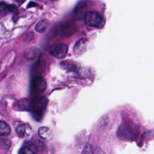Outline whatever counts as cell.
<instances>
[{
  "instance_id": "6da1fadb",
  "label": "cell",
  "mask_w": 154,
  "mask_h": 154,
  "mask_svg": "<svg viewBox=\"0 0 154 154\" xmlns=\"http://www.w3.org/2000/svg\"><path fill=\"white\" fill-rule=\"evenodd\" d=\"M140 132L137 125L132 122L122 123L117 131V135L122 140L132 141L135 140Z\"/></svg>"
},
{
  "instance_id": "7a4b0ae2",
  "label": "cell",
  "mask_w": 154,
  "mask_h": 154,
  "mask_svg": "<svg viewBox=\"0 0 154 154\" xmlns=\"http://www.w3.org/2000/svg\"><path fill=\"white\" fill-rule=\"evenodd\" d=\"M84 19L87 25L97 28H102L105 23L104 17L99 13L95 11H88L85 14Z\"/></svg>"
},
{
  "instance_id": "3957f363",
  "label": "cell",
  "mask_w": 154,
  "mask_h": 154,
  "mask_svg": "<svg viewBox=\"0 0 154 154\" xmlns=\"http://www.w3.org/2000/svg\"><path fill=\"white\" fill-rule=\"evenodd\" d=\"M68 47L64 43H57L52 45L49 49V53L57 58H64L67 53Z\"/></svg>"
},
{
  "instance_id": "277c9868",
  "label": "cell",
  "mask_w": 154,
  "mask_h": 154,
  "mask_svg": "<svg viewBox=\"0 0 154 154\" xmlns=\"http://www.w3.org/2000/svg\"><path fill=\"white\" fill-rule=\"evenodd\" d=\"M48 100L45 97L38 98L32 101L31 109L33 112L37 116V117H41L43 113L44 109H45L47 105Z\"/></svg>"
},
{
  "instance_id": "5b68a950",
  "label": "cell",
  "mask_w": 154,
  "mask_h": 154,
  "mask_svg": "<svg viewBox=\"0 0 154 154\" xmlns=\"http://www.w3.org/2000/svg\"><path fill=\"white\" fill-rule=\"evenodd\" d=\"M46 88V82L41 76H36L32 82L31 90L35 95H39L43 93Z\"/></svg>"
},
{
  "instance_id": "8992f818",
  "label": "cell",
  "mask_w": 154,
  "mask_h": 154,
  "mask_svg": "<svg viewBox=\"0 0 154 154\" xmlns=\"http://www.w3.org/2000/svg\"><path fill=\"white\" fill-rule=\"evenodd\" d=\"M88 42L89 39L88 38H81L79 39L74 45V53L76 55L83 54L87 50Z\"/></svg>"
},
{
  "instance_id": "52a82bcc",
  "label": "cell",
  "mask_w": 154,
  "mask_h": 154,
  "mask_svg": "<svg viewBox=\"0 0 154 154\" xmlns=\"http://www.w3.org/2000/svg\"><path fill=\"white\" fill-rule=\"evenodd\" d=\"M16 133L19 137L22 138H29L32 134V129L27 123L19 125L16 129Z\"/></svg>"
},
{
  "instance_id": "ba28073f",
  "label": "cell",
  "mask_w": 154,
  "mask_h": 154,
  "mask_svg": "<svg viewBox=\"0 0 154 154\" xmlns=\"http://www.w3.org/2000/svg\"><path fill=\"white\" fill-rule=\"evenodd\" d=\"M37 147L31 143L24 144L20 149L19 154H37Z\"/></svg>"
},
{
  "instance_id": "9c48e42d",
  "label": "cell",
  "mask_w": 154,
  "mask_h": 154,
  "mask_svg": "<svg viewBox=\"0 0 154 154\" xmlns=\"http://www.w3.org/2000/svg\"><path fill=\"white\" fill-rule=\"evenodd\" d=\"M39 135L43 139L49 140L52 138V132L47 127H41L38 129Z\"/></svg>"
},
{
  "instance_id": "30bf717a",
  "label": "cell",
  "mask_w": 154,
  "mask_h": 154,
  "mask_svg": "<svg viewBox=\"0 0 154 154\" xmlns=\"http://www.w3.org/2000/svg\"><path fill=\"white\" fill-rule=\"evenodd\" d=\"M11 131L9 125L4 121L0 120V136H7Z\"/></svg>"
},
{
  "instance_id": "8fae6325",
  "label": "cell",
  "mask_w": 154,
  "mask_h": 154,
  "mask_svg": "<svg viewBox=\"0 0 154 154\" xmlns=\"http://www.w3.org/2000/svg\"><path fill=\"white\" fill-rule=\"evenodd\" d=\"M19 106L24 110H31L32 107V101L28 99H23L19 102Z\"/></svg>"
},
{
  "instance_id": "7c38bea8",
  "label": "cell",
  "mask_w": 154,
  "mask_h": 154,
  "mask_svg": "<svg viewBox=\"0 0 154 154\" xmlns=\"http://www.w3.org/2000/svg\"><path fill=\"white\" fill-rule=\"evenodd\" d=\"M48 21L46 19H42L40 20L35 26V30L38 32H44L48 26Z\"/></svg>"
},
{
  "instance_id": "4fadbf2b",
  "label": "cell",
  "mask_w": 154,
  "mask_h": 154,
  "mask_svg": "<svg viewBox=\"0 0 154 154\" xmlns=\"http://www.w3.org/2000/svg\"><path fill=\"white\" fill-rule=\"evenodd\" d=\"M17 8L15 6L13 5H7L4 2H0V13H7L8 11H14L15 13V11L16 10Z\"/></svg>"
},
{
  "instance_id": "5bb4252c",
  "label": "cell",
  "mask_w": 154,
  "mask_h": 154,
  "mask_svg": "<svg viewBox=\"0 0 154 154\" xmlns=\"http://www.w3.org/2000/svg\"><path fill=\"white\" fill-rule=\"evenodd\" d=\"M82 154H93V148L90 144L87 143L82 152Z\"/></svg>"
},
{
  "instance_id": "9a60e30c",
  "label": "cell",
  "mask_w": 154,
  "mask_h": 154,
  "mask_svg": "<svg viewBox=\"0 0 154 154\" xmlns=\"http://www.w3.org/2000/svg\"><path fill=\"white\" fill-rule=\"evenodd\" d=\"M5 143H4V146H5V147H6V148H9L10 147V144H11V143H10V141H9V140H5V141H4Z\"/></svg>"
},
{
  "instance_id": "2e32d148",
  "label": "cell",
  "mask_w": 154,
  "mask_h": 154,
  "mask_svg": "<svg viewBox=\"0 0 154 154\" xmlns=\"http://www.w3.org/2000/svg\"><path fill=\"white\" fill-rule=\"evenodd\" d=\"M14 1L19 5H22L25 1V0H14Z\"/></svg>"
},
{
  "instance_id": "e0dca14e",
  "label": "cell",
  "mask_w": 154,
  "mask_h": 154,
  "mask_svg": "<svg viewBox=\"0 0 154 154\" xmlns=\"http://www.w3.org/2000/svg\"><path fill=\"white\" fill-rule=\"evenodd\" d=\"M51 1H57V0H51Z\"/></svg>"
}]
</instances>
